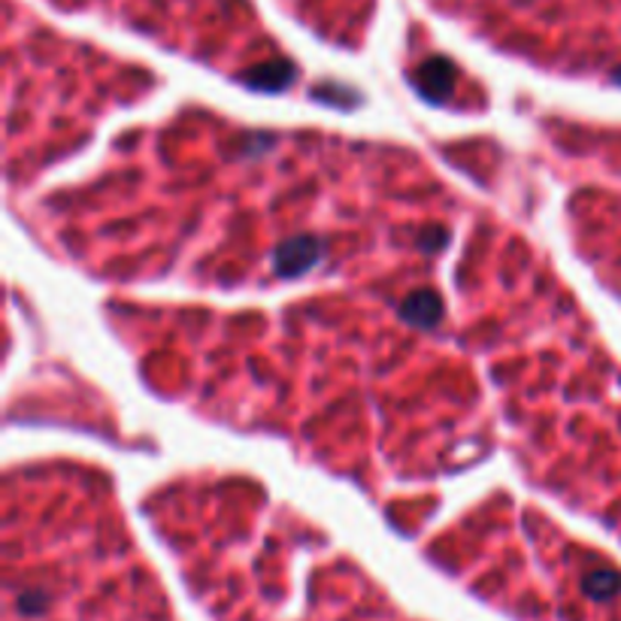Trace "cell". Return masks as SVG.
Masks as SVG:
<instances>
[]
</instances>
